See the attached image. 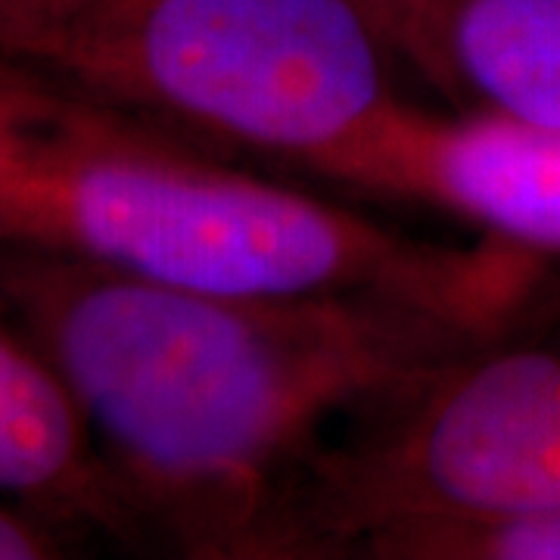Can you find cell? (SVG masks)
Returning <instances> with one entry per match:
<instances>
[{
	"label": "cell",
	"mask_w": 560,
	"mask_h": 560,
	"mask_svg": "<svg viewBox=\"0 0 560 560\" xmlns=\"http://www.w3.org/2000/svg\"><path fill=\"white\" fill-rule=\"evenodd\" d=\"M0 300L79 405L131 548L202 560L265 558L334 423L492 337L411 302L219 296L3 241Z\"/></svg>",
	"instance_id": "1"
},
{
	"label": "cell",
	"mask_w": 560,
	"mask_h": 560,
	"mask_svg": "<svg viewBox=\"0 0 560 560\" xmlns=\"http://www.w3.org/2000/svg\"><path fill=\"white\" fill-rule=\"evenodd\" d=\"M75 101L79 94L57 79L0 54V140H16L47 128Z\"/></svg>",
	"instance_id": "9"
},
{
	"label": "cell",
	"mask_w": 560,
	"mask_h": 560,
	"mask_svg": "<svg viewBox=\"0 0 560 560\" xmlns=\"http://www.w3.org/2000/svg\"><path fill=\"white\" fill-rule=\"evenodd\" d=\"M460 116L560 131V0H355Z\"/></svg>",
	"instance_id": "6"
},
{
	"label": "cell",
	"mask_w": 560,
	"mask_h": 560,
	"mask_svg": "<svg viewBox=\"0 0 560 560\" xmlns=\"http://www.w3.org/2000/svg\"><path fill=\"white\" fill-rule=\"evenodd\" d=\"M355 560H560V511L389 526L349 541Z\"/></svg>",
	"instance_id": "8"
},
{
	"label": "cell",
	"mask_w": 560,
	"mask_h": 560,
	"mask_svg": "<svg viewBox=\"0 0 560 560\" xmlns=\"http://www.w3.org/2000/svg\"><path fill=\"white\" fill-rule=\"evenodd\" d=\"M0 495L79 539L131 545L119 499L79 405L0 300Z\"/></svg>",
	"instance_id": "7"
},
{
	"label": "cell",
	"mask_w": 560,
	"mask_h": 560,
	"mask_svg": "<svg viewBox=\"0 0 560 560\" xmlns=\"http://www.w3.org/2000/svg\"><path fill=\"white\" fill-rule=\"evenodd\" d=\"M16 60L150 125L320 168L396 106L355 0H101Z\"/></svg>",
	"instance_id": "3"
},
{
	"label": "cell",
	"mask_w": 560,
	"mask_h": 560,
	"mask_svg": "<svg viewBox=\"0 0 560 560\" xmlns=\"http://www.w3.org/2000/svg\"><path fill=\"white\" fill-rule=\"evenodd\" d=\"M0 241L47 246L168 287L253 296H383L517 327L545 259L486 237L458 249L200 160L160 125L81 97L0 140Z\"/></svg>",
	"instance_id": "2"
},
{
	"label": "cell",
	"mask_w": 560,
	"mask_h": 560,
	"mask_svg": "<svg viewBox=\"0 0 560 560\" xmlns=\"http://www.w3.org/2000/svg\"><path fill=\"white\" fill-rule=\"evenodd\" d=\"M101 0H0V54L22 57L32 44L66 28Z\"/></svg>",
	"instance_id": "11"
},
{
	"label": "cell",
	"mask_w": 560,
	"mask_h": 560,
	"mask_svg": "<svg viewBox=\"0 0 560 560\" xmlns=\"http://www.w3.org/2000/svg\"><path fill=\"white\" fill-rule=\"evenodd\" d=\"M533 511H560V337L511 327L359 408L305 467L268 558Z\"/></svg>",
	"instance_id": "4"
},
{
	"label": "cell",
	"mask_w": 560,
	"mask_h": 560,
	"mask_svg": "<svg viewBox=\"0 0 560 560\" xmlns=\"http://www.w3.org/2000/svg\"><path fill=\"white\" fill-rule=\"evenodd\" d=\"M315 172L436 206L477 224L482 237L560 259V131L486 116L442 119L399 103Z\"/></svg>",
	"instance_id": "5"
},
{
	"label": "cell",
	"mask_w": 560,
	"mask_h": 560,
	"mask_svg": "<svg viewBox=\"0 0 560 560\" xmlns=\"http://www.w3.org/2000/svg\"><path fill=\"white\" fill-rule=\"evenodd\" d=\"M79 536L16 499L0 495V560L66 558Z\"/></svg>",
	"instance_id": "10"
}]
</instances>
